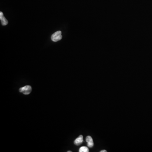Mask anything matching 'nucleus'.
<instances>
[{
    "mask_svg": "<svg viewBox=\"0 0 152 152\" xmlns=\"http://www.w3.org/2000/svg\"><path fill=\"white\" fill-rule=\"evenodd\" d=\"M62 38L61 31H58L54 33L51 36V40L53 42H57Z\"/></svg>",
    "mask_w": 152,
    "mask_h": 152,
    "instance_id": "f257e3e1",
    "label": "nucleus"
},
{
    "mask_svg": "<svg viewBox=\"0 0 152 152\" xmlns=\"http://www.w3.org/2000/svg\"><path fill=\"white\" fill-rule=\"evenodd\" d=\"M31 91L32 88L30 85L25 86L24 87L20 88L19 89V92L22 93L25 95L29 94L31 93Z\"/></svg>",
    "mask_w": 152,
    "mask_h": 152,
    "instance_id": "f03ea898",
    "label": "nucleus"
},
{
    "mask_svg": "<svg viewBox=\"0 0 152 152\" xmlns=\"http://www.w3.org/2000/svg\"><path fill=\"white\" fill-rule=\"evenodd\" d=\"M86 141L87 143L88 147L90 148L93 147L94 143H93L92 138L90 136H87L86 138Z\"/></svg>",
    "mask_w": 152,
    "mask_h": 152,
    "instance_id": "7ed1b4c3",
    "label": "nucleus"
},
{
    "mask_svg": "<svg viewBox=\"0 0 152 152\" xmlns=\"http://www.w3.org/2000/svg\"><path fill=\"white\" fill-rule=\"evenodd\" d=\"M83 135H81L75 139L74 141V144L78 146L83 143Z\"/></svg>",
    "mask_w": 152,
    "mask_h": 152,
    "instance_id": "20e7f679",
    "label": "nucleus"
},
{
    "mask_svg": "<svg viewBox=\"0 0 152 152\" xmlns=\"http://www.w3.org/2000/svg\"><path fill=\"white\" fill-rule=\"evenodd\" d=\"M0 19L1 21V24L3 26H7L8 23V21L4 16L0 18Z\"/></svg>",
    "mask_w": 152,
    "mask_h": 152,
    "instance_id": "39448f33",
    "label": "nucleus"
},
{
    "mask_svg": "<svg viewBox=\"0 0 152 152\" xmlns=\"http://www.w3.org/2000/svg\"><path fill=\"white\" fill-rule=\"evenodd\" d=\"M79 152H89V149L88 147L85 146H83L81 147L79 149Z\"/></svg>",
    "mask_w": 152,
    "mask_h": 152,
    "instance_id": "423d86ee",
    "label": "nucleus"
},
{
    "mask_svg": "<svg viewBox=\"0 0 152 152\" xmlns=\"http://www.w3.org/2000/svg\"><path fill=\"white\" fill-rule=\"evenodd\" d=\"M100 152H107V150H101V151H100Z\"/></svg>",
    "mask_w": 152,
    "mask_h": 152,
    "instance_id": "0eeeda50",
    "label": "nucleus"
},
{
    "mask_svg": "<svg viewBox=\"0 0 152 152\" xmlns=\"http://www.w3.org/2000/svg\"><path fill=\"white\" fill-rule=\"evenodd\" d=\"M67 152H72L71 151H68Z\"/></svg>",
    "mask_w": 152,
    "mask_h": 152,
    "instance_id": "6e6552de",
    "label": "nucleus"
}]
</instances>
